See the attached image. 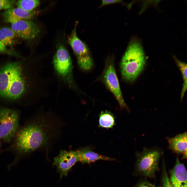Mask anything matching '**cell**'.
Listing matches in <instances>:
<instances>
[{
    "label": "cell",
    "instance_id": "obj_1",
    "mask_svg": "<svg viewBox=\"0 0 187 187\" xmlns=\"http://www.w3.org/2000/svg\"><path fill=\"white\" fill-rule=\"evenodd\" d=\"M45 67L29 59L0 61V104L27 107L47 98L53 81Z\"/></svg>",
    "mask_w": 187,
    "mask_h": 187
},
{
    "label": "cell",
    "instance_id": "obj_2",
    "mask_svg": "<svg viewBox=\"0 0 187 187\" xmlns=\"http://www.w3.org/2000/svg\"><path fill=\"white\" fill-rule=\"evenodd\" d=\"M52 114L37 112L19 126L9 146L4 149L15 156L7 166L8 170L33 152L46 148L58 135L61 122Z\"/></svg>",
    "mask_w": 187,
    "mask_h": 187
},
{
    "label": "cell",
    "instance_id": "obj_3",
    "mask_svg": "<svg viewBox=\"0 0 187 187\" xmlns=\"http://www.w3.org/2000/svg\"><path fill=\"white\" fill-rule=\"evenodd\" d=\"M144 53L139 42H130L122 59L121 71L125 80H135L143 70L145 63Z\"/></svg>",
    "mask_w": 187,
    "mask_h": 187
},
{
    "label": "cell",
    "instance_id": "obj_4",
    "mask_svg": "<svg viewBox=\"0 0 187 187\" xmlns=\"http://www.w3.org/2000/svg\"><path fill=\"white\" fill-rule=\"evenodd\" d=\"M52 64L56 77L69 89L77 92L78 88L73 75V65L68 51L62 44L57 45Z\"/></svg>",
    "mask_w": 187,
    "mask_h": 187
},
{
    "label": "cell",
    "instance_id": "obj_5",
    "mask_svg": "<svg viewBox=\"0 0 187 187\" xmlns=\"http://www.w3.org/2000/svg\"><path fill=\"white\" fill-rule=\"evenodd\" d=\"M162 154L159 150L146 148L137 153L133 175L155 178L156 172L159 170V161Z\"/></svg>",
    "mask_w": 187,
    "mask_h": 187
},
{
    "label": "cell",
    "instance_id": "obj_6",
    "mask_svg": "<svg viewBox=\"0 0 187 187\" xmlns=\"http://www.w3.org/2000/svg\"><path fill=\"white\" fill-rule=\"evenodd\" d=\"M21 112L17 108L0 104V140L10 143L19 126Z\"/></svg>",
    "mask_w": 187,
    "mask_h": 187
},
{
    "label": "cell",
    "instance_id": "obj_7",
    "mask_svg": "<svg viewBox=\"0 0 187 187\" xmlns=\"http://www.w3.org/2000/svg\"><path fill=\"white\" fill-rule=\"evenodd\" d=\"M77 22L76 23L73 29L68 37L67 41L76 56L79 68L83 71H87L91 69L93 63L89 48L77 35Z\"/></svg>",
    "mask_w": 187,
    "mask_h": 187
},
{
    "label": "cell",
    "instance_id": "obj_8",
    "mask_svg": "<svg viewBox=\"0 0 187 187\" xmlns=\"http://www.w3.org/2000/svg\"><path fill=\"white\" fill-rule=\"evenodd\" d=\"M106 64L103 75V81L115 96L121 108L128 109L122 96L112 58L108 59Z\"/></svg>",
    "mask_w": 187,
    "mask_h": 187
},
{
    "label": "cell",
    "instance_id": "obj_9",
    "mask_svg": "<svg viewBox=\"0 0 187 187\" xmlns=\"http://www.w3.org/2000/svg\"><path fill=\"white\" fill-rule=\"evenodd\" d=\"M78 162L77 150L69 151L62 150L54 158L53 165L57 167L61 179L63 176H66L72 167Z\"/></svg>",
    "mask_w": 187,
    "mask_h": 187
},
{
    "label": "cell",
    "instance_id": "obj_10",
    "mask_svg": "<svg viewBox=\"0 0 187 187\" xmlns=\"http://www.w3.org/2000/svg\"><path fill=\"white\" fill-rule=\"evenodd\" d=\"M11 28L16 37L25 40L35 38L40 32L37 25L30 20H22L16 22L11 24Z\"/></svg>",
    "mask_w": 187,
    "mask_h": 187
},
{
    "label": "cell",
    "instance_id": "obj_11",
    "mask_svg": "<svg viewBox=\"0 0 187 187\" xmlns=\"http://www.w3.org/2000/svg\"><path fill=\"white\" fill-rule=\"evenodd\" d=\"M169 178L173 187H187V174L186 168L178 157L174 167L169 171Z\"/></svg>",
    "mask_w": 187,
    "mask_h": 187
},
{
    "label": "cell",
    "instance_id": "obj_12",
    "mask_svg": "<svg viewBox=\"0 0 187 187\" xmlns=\"http://www.w3.org/2000/svg\"><path fill=\"white\" fill-rule=\"evenodd\" d=\"M35 11H28L20 8H12L2 14L4 22L11 24L22 20H30L37 14Z\"/></svg>",
    "mask_w": 187,
    "mask_h": 187
},
{
    "label": "cell",
    "instance_id": "obj_13",
    "mask_svg": "<svg viewBox=\"0 0 187 187\" xmlns=\"http://www.w3.org/2000/svg\"><path fill=\"white\" fill-rule=\"evenodd\" d=\"M79 162L82 164L90 163L99 160L109 161H116L112 158L95 152L92 150V148L87 146L77 150Z\"/></svg>",
    "mask_w": 187,
    "mask_h": 187
},
{
    "label": "cell",
    "instance_id": "obj_14",
    "mask_svg": "<svg viewBox=\"0 0 187 187\" xmlns=\"http://www.w3.org/2000/svg\"><path fill=\"white\" fill-rule=\"evenodd\" d=\"M187 137L186 132L172 138H168L169 148L177 154L187 153Z\"/></svg>",
    "mask_w": 187,
    "mask_h": 187
},
{
    "label": "cell",
    "instance_id": "obj_15",
    "mask_svg": "<svg viewBox=\"0 0 187 187\" xmlns=\"http://www.w3.org/2000/svg\"><path fill=\"white\" fill-rule=\"evenodd\" d=\"M98 127L109 129L112 128L115 124V117L110 111H102L99 115Z\"/></svg>",
    "mask_w": 187,
    "mask_h": 187
},
{
    "label": "cell",
    "instance_id": "obj_16",
    "mask_svg": "<svg viewBox=\"0 0 187 187\" xmlns=\"http://www.w3.org/2000/svg\"><path fill=\"white\" fill-rule=\"evenodd\" d=\"M16 37V35L11 28L5 27L0 29V41L6 47L11 45Z\"/></svg>",
    "mask_w": 187,
    "mask_h": 187
},
{
    "label": "cell",
    "instance_id": "obj_17",
    "mask_svg": "<svg viewBox=\"0 0 187 187\" xmlns=\"http://www.w3.org/2000/svg\"><path fill=\"white\" fill-rule=\"evenodd\" d=\"M40 1L38 0H20L16 2L17 7L28 11H31L39 4Z\"/></svg>",
    "mask_w": 187,
    "mask_h": 187
},
{
    "label": "cell",
    "instance_id": "obj_18",
    "mask_svg": "<svg viewBox=\"0 0 187 187\" xmlns=\"http://www.w3.org/2000/svg\"><path fill=\"white\" fill-rule=\"evenodd\" d=\"M174 58L181 71L183 79V83L181 94V98L182 100L187 89V64L175 57H174Z\"/></svg>",
    "mask_w": 187,
    "mask_h": 187
},
{
    "label": "cell",
    "instance_id": "obj_19",
    "mask_svg": "<svg viewBox=\"0 0 187 187\" xmlns=\"http://www.w3.org/2000/svg\"><path fill=\"white\" fill-rule=\"evenodd\" d=\"M161 181L162 187H173L171 184L167 172L166 165L163 161L162 165Z\"/></svg>",
    "mask_w": 187,
    "mask_h": 187
},
{
    "label": "cell",
    "instance_id": "obj_20",
    "mask_svg": "<svg viewBox=\"0 0 187 187\" xmlns=\"http://www.w3.org/2000/svg\"><path fill=\"white\" fill-rule=\"evenodd\" d=\"M15 1L12 0H0V10L12 8Z\"/></svg>",
    "mask_w": 187,
    "mask_h": 187
},
{
    "label": "cell",
    "instance_id": "obj_21",
    "mask_svg": "<svg viewBox=\"0 0 187 187\" xmlns=\"http://www.w3.org/2000/svg\"><path fill=\"white\" fill-rule=\"evenodd\" d=\"M133 187H162V186H156L145 179L139 181Z\"/></svg>",
    "mask_w": 187,
    "mask_h": 187
},
{
    "label": "cell",
    "instance_id": "obj_22",
    "mask_svg": "<svg viewBox=\"0 0 187 187\" xmlns=\"http://www.w3.org/2000/svg\"><path fill=\"white\" fill-rule=\"evenodd\" d=\"M122 2V0H103L102 1L101 6L113 3H121Z\"/></svg>",
    "mask_w": 187,
    "mask_h": 187
},
{
    "label": "cell",
    "instance_id": "obj_23",
    "mask_svg": "<svg viewBox=\"0 0 187 187\" xmlns=\"http://www.w3.org/2000/svg\"><path fill=\"white\" fill-rule=\"evenodd\" d=\"M7 53L6 47L0 41V53Z\"/></svg>",
    "mask_w": 187,
    "mask_h": 187
},
{
    "label": "cell",
    "instance_id": "obj_24",
    "mask_svg": "<svg viewBox=\"0 0 187 187\" xmlns=\"http://www.w3.org/2000/svg\"><path fill=\"white\" fill-rule=\"evenodd\" d=\"M1 141L0 140V151L1 150Z\"/></svg>",
    "mask_w": 187,
    "mask_h": 187
}]
</instances>
